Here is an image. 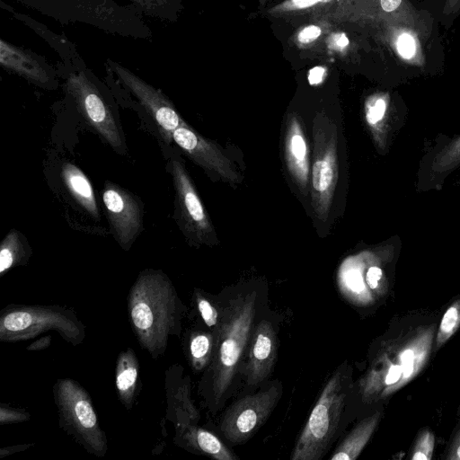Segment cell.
<instances>
[{"label":"cell","mask_w":460,"mask_h":460,"mask_svg":"<svg viewBox=\"0 0 460 460\" xmlns=\"http://www.w3.org/2000/svg\"><path fill=\"white\" fill-rule=\"evenodd\" d=\"M31 414L23 410L12 408L7 404H0V424H14L30 420Z\"/></svg>","instance_id":"obj_30"},{"label":"cell","mask_w":460,"mask_h":460,"mask_svg":"<svg viewBox=\"0 0 460 460\" xmlns=\"http://www.w3.org/2000/svg\"><path fill=\"white\" fill-rule=\"evenodd\" d=\"M324 75V69L322 66H315L312 68L308 75V81L310 84H318L322 82Z\"/></svg>","instance_id":"obj_35"},{"label":"cell","mask_w":460,"mask_h":460,"mask_svg":"<svg viewBox=\"0 0 460 460\" xmlns=\"http://www.w3.org/2000/svg\"><path fill=\"white\" fill-rule=\"evenodd\" d=\"M284 156L291 180L303 195L310 190L309 148L299 115L287 116L284 135Z\"/></svg>","instance_id":"obj_15"},{"label":"cell","mask_w":460,"mask_h":460,"mask_svg":"<svg viewBox=\"0 0 460 460\" xmlns=\"http://www.w3.org/2000/svg\"><path fill=\"white\" fill-rule=\"evenodd\" d=\"M51 331L73 346L80 345L85 338V326L71 308L11 304L0 313L2 342L23 341Z\"/></svg>","instance_id":"obj_3"},{"label":"cell","mask_w":460,"mask_h":460,"mask_svg":"<svg viewBox=\"0 0 460 460\" xmlns=\"http://www.w3.org/2000/svg\"><path fill=\"white\" fill-rule=\"evenodd\" d=\"M460 165V135L447 144L433 158L430 171L434 178H442Z\"/></svg>","instance_id":"obj_25"},{"label":"cell","mask_w":460,"mask_h":460,"mask_svg":"<svg viewBox=\"0 0 460 460\" xmlns=\"http://www.w3.org/2000/svg\"><path fill=\"white\" fill-rule=\"evenodd\" d=\"M175 439L187 448L217 460H234L235 456L213 433L190 424L178 425Z\"/></svg>","instance_id":"obj_18"},{"label":"cell","mask_w":460,"mask_h":460,"mask_svg":"<svg viewBox=\"0 0 460 460\" xmlns=\"http://www.w3.org/2000/svg\"><path fill=\"white\" fill-rule=\"evenodd\" d=\"M107 62L119 81L153 118L164 139L166 142L172 141V133L185 122L173 103L159 89L147 84L131 70L111 59Z\"/></svg>","instance_id":"obj_11"},{"label":"cell","mask_w":460,"mask_h":460,"mask_svg":"<svg viewBox=\"0 0 460 460\" xmlns=\"http://www.w3.org/2000/svg\"><path fill=\"white\" fill-rule=\"evenodd\" d=\"M30 257L29 250L20 232L12 229L0 245V276L12 268L24 264Z\"/></svg>","instance_id":"obj_22"},{"label":"cell","mask_w":460,"mask_h":460,"mask_svg":"<svg viewBox=\"0 0 460 460\" xmlns=\"http://www.w3.org/2000/svg\"><path fill=\"white\" fill-rule=\"evenodd\" d=\"M435 438L430 430H423L418 437L414 446L412 456L413 460H429L434 450Z\"/></svg>","instance_id":"obj_28"},{"label":"cell","mask_w":460,"mask_h":460,"mask_svg":"<svg viewBox=\"0 0 460 460\" xmlns=\"http://www.w3.org/2000/svg\"><path fill=\"white\" fill-rule=\"evenodd\" d=\"M338 129L324 112L313 120V162L310 192L314 217L325 221L332 207L339 180Z\"/></svg>","instance_id":"obj_5"},{"label":"cell","mask_w":460,"mask_h":460,"mask_svg":"<svg viewBox=\"0 0 460 460\" xmlns=\"http://www.w3.org/2000/svg\"><path fill=\"white\" fill-rule=\"evenodd\" d=\"M385 278L383 270L376 264L368 267L362 257L349 258L341 266L338 286L341 295L350 303L365 305L383 293Z\"/></svg>","instance_id":"obj_13"},{"label":"cell","mask_w":460,"mask_h":460,"mask_svg":"<svg viewBox=\"0 0 460 460\" xmlns=\"http://www.w3.org/2000/svg\"><path fill=\"white\" fill-rule=\"evenodd\" d=\"M170 172L175 190L179 224L182 232L197 245L217 244L218 238L214 226L184 163L179 158H172Z\"/></svg>","instance_id":"obj_7"},{"label":"cell","mask_w":460,"mask_h":460,"mask_svg":"<svg viewBox=\"0 0 460 460\" xmlns=\"http://www.w3.org/2000/svg\"><path fill=\"white\" fill-rule=\"evenodd\" d=\"M396 49L402 58H412L416 55V41L410 34H400L396 40Z\"/></svg>","instance_id":"obj_31"},{"label":"cell","mask_w":460,"mask_h":460,"mask_svg":"<svg viewBox=\"0 0 460 460\" xmlns=\"http://www.w3.org/2000/svg\"><path fill=\"white\" fill-rule=\"evenodd\" d=\"M380 420V412L361 420L345 438L330 457L331 460H355L372 437Z\"/></svg>","instance_id":"obj_21"},{"label":"cell","mask_w":460,"mask_h":460,"mask_svg":"<svg viewBox=\"0 0 460 460\" xmlns=\"http://www.w3.org/2000/svg\"><path fill=\"white\" fill-rule=\"evenodd\" d=\"M214 348V334L193 332L188 340V357L195 371L203 370L210 363Z\"/></svg>","instance_id":"obj_24"},{"label":"cell","mask_w":460,"mask_h":460,"mask_svg":"<svg viewBox=\"0 0 460 460\" xmlns=\"http://www.w3.org/2000/svg\"><path fill=\"white\" fill-rule=\"evenodd\" d=\"M145 14L162 20H172V9L179 0H129Z\"/></svg>","instance_id":"obj_27"},{"label":"cell","mask_w":460,"mask_h":460,"mask_svg":"<svg viewBox=\"0 0 460 460\" xmlns=\"http://www.w3.org/2000/svg\"><path fill=\"white\" fill-rule=\"evenodd\" d=\"M31 445L32 444H23V445H16V446L2 447L0 449V458H4V456H7L13 453L24 451L27 448H29Z\"/></svg>","instance_id":"obj_34"},{"label":"cell","mask_w":460,"mask_h":460,"mask_svg":"<svg viewBox=\"0 0 460 460\" xmlns=\"http://www.w3.org/2000/svg\"><path fill=\"white\" fill-rule=\"evenodd\" d=\"M278 355L277 336L272 324L261 321L252 332L243 373L248 385H258L269 377Z\"/></svg>","instance_id":"obj_14"},{"label":"cell","mask_w":460,"mask_h":460,"mask_svg":"<svg viewBox=\"0 0 460 460\" xmlns=\"http://www.w3.org/2000/svg\"><path fill=\"white\" fill-rule=\"evenodd\" d=\"M127 307L140 348L158 359L166 350L169 337H179L186 309L172 280L161 270H142L128 291Z\"/></svg>","instance_id":"obj_1"},{"label":"cell","mask_w":460,"mask_h":460,"mask_svg":"<svg viewBox=\"0 0 460 460\" xmlns=\"http://www.w3.org/2000/svg\"><path fill=\"white\" fill-rule=\"evenodd\" d=\"M345 383L336 371L325 384L292 451L291 460H319L328 450L345 404Z\"/></svg>","instance_id":"obj_6"},{"label":"cell","mask_w":460,"mask_h":460,"mask_svg":"<svg viewBox=\"0 0 460 460\" xmlns=\"http://www.w3.org/2000/svg\"><path fill=\"white\" fill-rule=\"evenodd\" d=\"M195 301L198 310L208 327H216L219 322L218 312L210 301L200 291H195Z\"/></svg>","instance_id":"obj_29"},{"label":"cell","mask_w":460,"mask_h":460,"mask_svg":"<svg viewBox=\"0 0 460 460\" xmlns=\"http://www.w3.org/2000/svg\"><path fill=\"white\" fill-rule=\"evenodd\" d=\"M58 424L84 449L97 457L108 451V438L88 392L71 378H58L53 385Z\"/></svg>","instance_id":"obj_4"},{"label":"cell","mask_w":460,"mask_h":460,"mask_svg":"<svg viewBox=\"0 0 460 460\" xmlns=\"http://www.w3.org/2000/svg\"><path fill=\"white\" fill-rule=\"evenodd\" d=\"M172 141L214 181H222L236 187L243 175L235 163L216 142L195 131L186 122L172 133Z\"/></svg>","instance_id":"obj_9"},{"label":"cell","mask_w":460,"mask_h":460,"mask_svg":"<svg viewBox=\"0 0 460 460\" xmlns=\"http://www.w3.org/2000/svg\"><path fill=\"white\" fill-rule=\"evenodd\" d=\"M281 395V387L275 383L260 392L234 402L221 420V431L232 443L247 441L265 422Z\"/></svg>","instance_id":"obj_8"},{"label":"cell","mask_w":460,"mask_h":460,"mask_svg":"<svg viewBox=\"0 0 460 460\" xmlns=\"http://www.w3.org/2000/svg\"><path fill=\"white\" fill-rule=\"evenodd\" d=\"M323 0H292V4L294 6L297 8H305L311 6L318 2H321Z\"/></svg>","instance_id":"obj_38"},{"label":"cell","mask_w":460,"mask_h":460,"mask_svg":"<svg viewBox=\"0 0 460 460\" xmlns=\"http://www.w3.org/2000/svg\"><path fill=\"white\" fill-rule=\"evenodd\" d=\"M256 292L240 294L221 312L214 332V348L208 374L209 400L221 403L231 386L249 344L255 316Z\"/></svg>","instance_id":"obj_2"},{"label":"cell","mask_w":460,"mask_h":460,"mask_svg":"<svg viewBox=\"0 0 460 460\" xmlns=\"http://www.w3.org/2000/svg\"><path fill=\"white\" fill-rule=\"evenodd\" d=\"M402 0H380L381 8L386 13H392L398 9Z\"/></svg>","instance_id":"obj_36"},{"label":"cell","mask_w":460,"mask_h":460,"mask_svg":"<svg viewBox=\"0 0 460 460\" xmlns=\"http://www.w3.org/2000/svg\"><path fill=\"white\" fill-rule=\"evenodd\" d=\"M321 34V29L315 25L304 28L298 34L299 41L308 43L317 39Z\"/></svg>","instance_id":"obj_32"},{"label":"cell","mask_w":460,"mask_h":460,"mask_svg":"<svg viewBox=\"0 0 460 460\" xmlns=\"http://www.w3.org/2000/svg\"><path fill=\"white\" fill-rule=\"evenodd\" d=\"M0 65L5 70L40 86H49L52 70L42 57L0 40Z\"/></svg>","instance_id":"obj_16"},{"label":"cell","mask_w":460,"mask_h":460,"mask_svg":"<svg viewBox=\"0 0 460 460\" xmlns=\"http://www.w3.org/2000/svg\"><path fill=\"white\" fill-rule=\"evenodd\" d=\"M102 202L116 240L128 250L143 228L140 204L130 192L110 181L104 185Z\"/></svg>","instance_id":"obj_12"},{"label":"cell","mask_w":460,"mask_h":460,"mask_svg":"<svg viewBox=\"0 0 460 460\" xmlns=\"http://www.w3.org/2000/svg\"><path fill=\"white\" fill-rule=\"evenodd\" d=\"M460 327V300H456L445 312L438 328L437 349L446 343Z\"/></svg>","instance_id":"obj_26"},{"label":"cell","mask_w":460,"mask_h":460,"mask_svg":"<svg viewBox=\"0 0 460 460\" xmlns=\"http://www.w3.org/2000/svg\"><path fill=\"white\" fill-rule=\"evenodd\" d=\"M449 459H460V432L458 433L456 440L452 446L451 451L448 456Z\"/></svg>","instance_id":"obj_37"},{"label":"cell","mask_w":460,"mask_h":460,"mask_svg":"<svg viewBox=\"0 0 460 460\" xmlns=\"http://www.w3.org/2000/svg\"><path fill=\"white\" fill-rule=\"evenodd\" d=\"M66 90L87 123L112 148H123V139L114 115L98 87L85 72L70 74Z\"/></svg>","instance_id":"obj_10"},{"label":"cell","mask_w":460,"mask_h":460,"mask_svg":"<svg viewBox=\"0 0 460 460\" xmlns=\"http://www.w3.org/2000/svg\"><path fill=\"white\" fill-rule=\"evenodd\" d=\"M52 337L50 335H45L40 337L38 340H35L33 342L29 344L26 347V350L28 351H39L43 350L50 346Z\"/></svg>","instance_id":"obj_33"},{"label":"cell","mask_w":460,"mask_h":460,"mask_svg":"<svg viewBox=\"0 0 460 460\" xmlns=\"http://www.w3.org/2000/svg\"><path fill=\"white\" fill-rule=\"evenodd\" d=\"M433 339V327L420 333L410 341L398 354V363L402 369V376L394 387V392L411 381L425 365Z\"/></svg>","instance_id":"obj_19"},{"label":"cell","mask_w":460,"mask_h":460,"mask_svg":"<svg viewBox=\"0 0 460 460\" xmlns=\"http://www.w3.org/2000/svg\"><path fill=\"white\" fill-rule=\"evenodd\" d=\"M60 175L68 193L75 202L96 220L100 219L93 188L84 172L74 164H62Z\"/></svg>","instance_id":"obj_20"},{"label":"cell","mask_w":460,"mask_h":460,"mask_svg":"<svg viewBox=\"0 0 460 460\" xmlns=\"http://www.w3.org/2000/svg\"><path fill=\"white\" fill-rule=\"evenodd\" d=\"M139 363L132 348L119 353L116 361L115 385L120 403L132 409L139 389Z\"/></svg>","instance_id":"obj_17"},{"label":"cell","mask_w":460,"mask_h":460,"mask_svg":"<svg viewBox=\"0 0 460 460\" xmlns=\"http://www.w3.org/2000/svg\"><path fill=\"white\" fill-rule=\"evenodd\" d=\"M388 97L383 94L370 97L365 104V118L378 146H384L385 125Z\"/></svg>","instance_id":"obj_23"},{"label":"cell","mask_w":460,"mask_h":460,"mask_svg":"<svg viewBox=\"0 0 460 460\" xmlns=\"http://www.w3.org/2000/svg\"><path fill=\"white\" fill-rule=\"evenodd\" d=\"M335 44L340 48H344L349 44V40L344 34H341L335 38Z\"/></svg>","instance_id":"obj_39"}]
</instances>
